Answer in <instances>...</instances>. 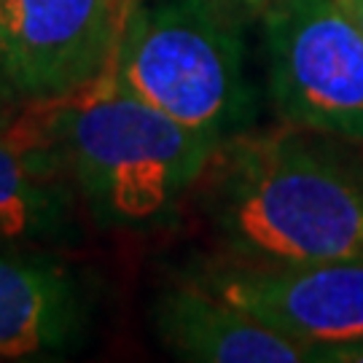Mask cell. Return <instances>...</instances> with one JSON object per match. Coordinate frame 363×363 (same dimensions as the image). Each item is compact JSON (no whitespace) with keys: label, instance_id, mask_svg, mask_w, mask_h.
Wrapping results in <instances>:
<instances>
[{"label":"cell","instance_id":"6da1fadb","mask_svg":"<svg viewBox=\"0 0 363 363\" xmlns=\"http://www.w3.org/2000/svg\"><path fill=\"white\" fill-rule=\"evenodd\" d=\"M210 220L237 259L363 261V167L298 135L240 143L210 194Z\"/></svg>","mask_w":363,"mask_h":363},{"label":"cell","instance_id":"7a4b0ae2","mask_svg":"<svg viewBox=\"0 0 363 363\" xmlns=\"http://www.w3.org/2000/svg\"><path fill=\"white\" fill-rule=\"evenodd\" d=\"M54 132L73 186L105 229L164 223L220 145L132 94L113 67L57 100Z\"/></svg>","mask_w":363,"mask_h":363},{"label":"cell","instance_id":"3957f363","mask_svg":"<svg viewBox=\"0 0 363 363\" xmlns=\"http://www.w3.org/2000/svg\"><path fill=\"white\" fill-rule=\"evenodd\" d=\"M113 73L132 94L218 143L256 118L242 25L229 0H135Z\"/></svg>","mask_w":363,"mask_h":363},{"label":"cell","instance_id":"277c9868","mask_svg":"<svg viewBox=\"0 0 363 363\" xmlns=\"http://www.w3.org/2000/svg\"><path fill=\"white\" fill-rule=\"evenodd\" d=\"M264 52L280 116L363 140V33L339 0H267Z\"/></svg>","mask_w":363,"mask_h":363},{"label":"cell","instance_id":"5b68a950","mask_svg":"<svg viewBox=\"0 0 363 363\" xmlns=\"http://www.w3.org/2000/svg\"><path fill=\"white\" fill-rule=\"evenodd\" d=\"M135 0H0L19 100H67L105 76Z\"/></svg>","mask_w":363,"mask_h":363},{"label":"cell","instance_id":"8992f818","mask_svg":"<svg viewBox=\"0 0 363 363\" xmlns=\"http://www.w3.org/2000/svg\"><path fill=\"white\" fill-rule=\"evenodd\" d=\"M191 280L304 345L363 339V261H210Z\"/></svg>","mask_w":363,"mask_h":363},{"label":"cell","instance_id":"52a82bcc","mask_svg":"<svg viewBox=\"0 0 363 363\" xmlns=\"http://www.w3.org/2000/svg\"><path fill=\"white\" fill-rule=\"evenodd\" d=\"M89 325L78 277L33 242L0 237V361H35L73 350Z\"/></svg>","mask_w":363,"mask_h":363},{"label":"cell","instance_id":"ba28073f","mask_svg":"<svg viewBox=\"0 0 363 363\" xmlns=\"http://www.w3.org/2000/svg\"><path fill=\"white\" fill-rule=\"evenodd\" d=\"M57 100L30 103L0 124V237L62 240L73 229V175L57 132Z\"/></svg>","mask_w":363,"mask_h":363},{"label":"cell","instance_id":"9c48e42d","mask_svg":"<svg viewBox=\"0 0 363 363\" xmlns=\"http://www.w3.org/2000/svg\"><path fill=\"white\" fill-rule=\"evenodd\" d=\"M156 337L175 358L196 363H307L304 342L259 323L194 280L164 288L154 301Z\"/></svg>","mask_w":363,"mask_h":363},{"label":"cell","instance_id":"30bf717a","mask_svg":"<svg viewBox=\"0 0 363 363\" xmlns=\"http://www.w3.org/2000/svg\"><path fill=\"white\" fill-rule=\"evenodd\" d=\"M25 108L19 91L13 86L11 67H9V46H6V25H3V6H0V124L16 116Z\"/></svg>","mask_w":363,"mask_h":363},{"label":"cell","instance_id":"8fae6325","mask_svg":"<svg viewBox=\"0 0 363 363\" xmlns=\"http://www.w3.org/2000/svg\"><path fill=\"white\" fill-rule=\"evenodd\" d=\"M312 363H363V339L307 345Z\"/></svg>","mask_w":363,"mask_h":363},{"label":"cell","instance_id":"7c38bea8","mask_svg":"<svg viewBox=\"0 0 363 363\" xmlns=\"http://www.w3.org/2000/svg\"><path fill=\"white\" fill-rule=\"evenodd\" d=\"M339 3H342V9L347 11V16L355 22V27L363 33V0H339Z\"/></svg>","mask_w":363,"mask_h":363}]
</instances>
